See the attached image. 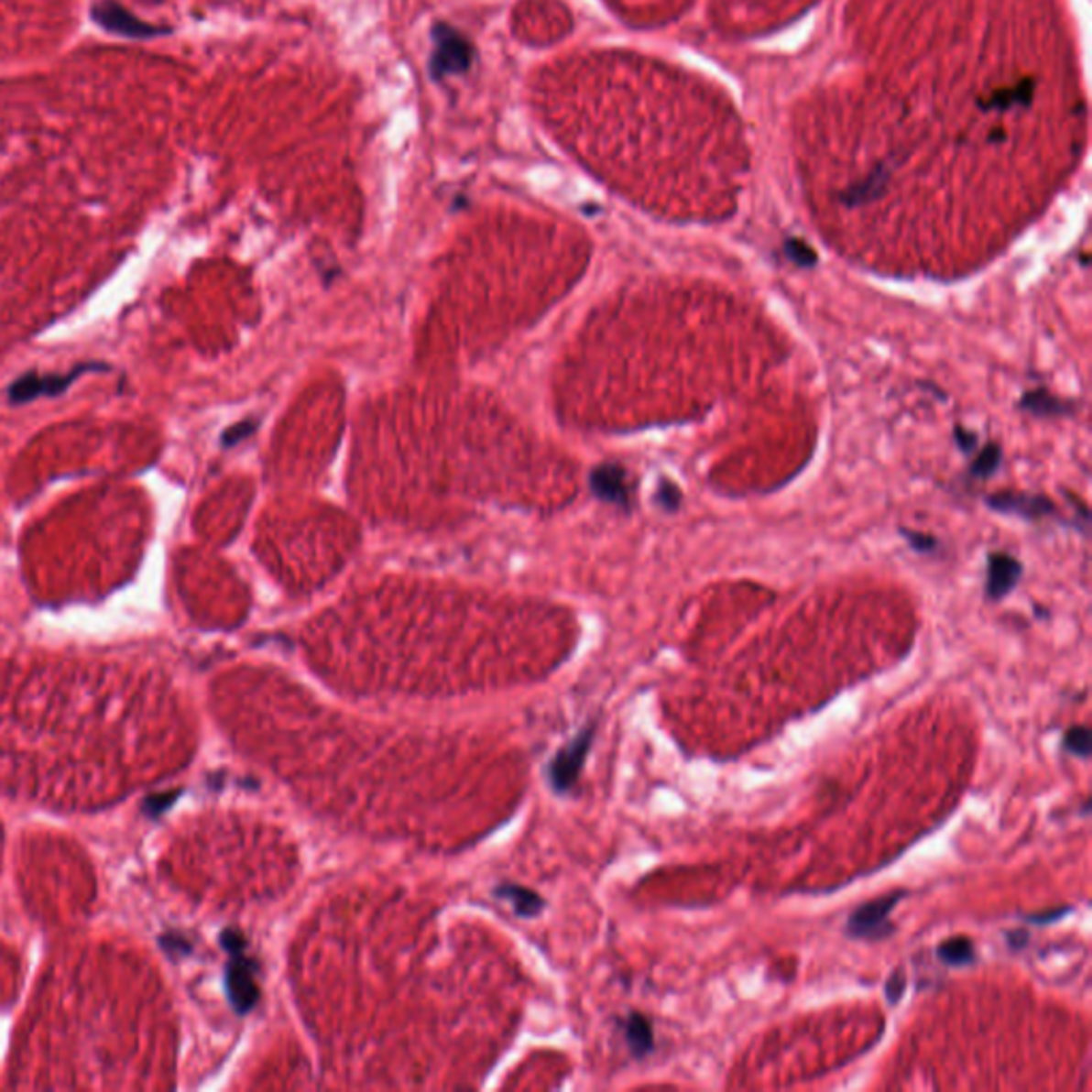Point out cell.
Instances as JSON below:
<instances>
[{
    "label": "cell",
    "mask_w": 1092,
    "mask_h": 1092,
    "mask_svg": "<svg viewBox=\"0 0 1092 1092\" xmlns=\"http://www.w3.org/2000/svg\"><path fill=\"white\" fill-rule=\"evenodd\" d=\"M902 896H905L902 890H894V892L883 894L879 899L864 902L856 912L849 913L847 924H845V934L851 939L868 941H879L890 937V934L896 931L892 922H890V915H892L894 907L899 905Z\"/></svg>",
    "instance_id": "cell-1"
},
{
    "label": "cell",
    "mask_w": 1092,
    "mask_h": 1092,
    "mask_svg": "<svg viewBox=\"0 0 1092 1092\" xmlns=\"http://www.w3.org/2000/svg\"><path fill=\"white\" fill-rule=\"evenodd\" d=\"M105 366H101V363H82V366H77L71 369L67 374H37V372H28L24 374L22 378L13 380L9 391H6V398H9L11 404H28L32 399H38V398H56V395H60L67 391L71 387V382H75L80 378L82 374L90 372V369H101Z\"/></svg>",
    "instance_id": "cell-2"
},
{
    "label": "cell",
    "mask_w": 1092,
    "mask_h": 1092,
    "mask_svg": "<svg viewBox=\"0 0 1092 1092\" xmlns=\"http://www.w3.org/2000/svg\"><path fill=\"white\" fill-rule=\"evenodd\" d=\"M435 48L431 58V69L435 77L444 75H457L470 67L472 62V49L470 43L461 32L448 28V26H438L433 35Z\"/></svg>",
    "instance_id": "cell-3"
},
{
    "label": "cell",
    "mask_w": 1092,
    "mask_h": 1092,
    "mask_svg": "<svg viewBox=\"0 0 1092 1092\" xmlns=\"http://www.w3.org/2000/svg\"><path fill=\"white\" fill-rule=\"evenodd\" d=\"M988 508L1000 512V515L1020 517L1024 521H1043V519H1058V508L1050 497L1035 496V493H1016L1000 491L986 497Z\"/></svg>",
    "instance_id": "cell-4"
},
{
    "label": "cell",
    "mask_w": 1092,
    "mask_h": 1092,
    "mask_svg": "<svg viewBox=\"0 0 1092 1092\" xmlns=\"http://www.w3.org/2000/svg\"><path fill=\"white\" fill-rule=\"evenodd\" d=\"M591 740H594V727H584V730L578 734V737L572 740L570 745H565L563 749L557 753L555 759L551 762L549 777H551L552 788H555L557 792L570 790L572 785L576 783L578 775H581L584 759H587Z\"/></svg>",
    "instance_id": "cell-5"
},
{
    "label": "cell",
    "mask_w": 1092,
    "mask_h": 1092,
    "mask_svg": "<svg viewBox=\"0 0 1092 1092\" xmlns=\"http://www.w3.org/2000/svg\"><path fill=\"white\" fill-rule=\"evenodd\" d=\"M233 960L226 966V990L233 1007L239 1013L250 1011L258 1000V986L255 981V968L252 962L246 958L244 950L231 952Z\"/></svg>",
    "instance_id": "cell-6"
},
{
    "label": "cell",
    "mask_w": 1092,
    "mask_h": 1092,
    "mask_svg": "<svg viewBox=\"0 0 1092 1092\" xmlns=\"http://www.w3.org/2000/svg\"><path fill=\"white\" fill-rule=\"evenodd\" d=\"M1022 578V563L1010 552H990L986 559V597L1003 600Z\"/></svg>",
    "instance_id": "cell-7"
},
{
    "label": "cell",
    "mask_w": 1092,
    "mask_h": 1092,
    "mask_svg": "<svg viewBox=\"0 0 1092 1092\" xmlns=\"http://www.w3.org/2000/svg\"><path fill=\"white\" fill-rule=\"evenodd\" d=\"M93 16L103 28L120 32V35L126 37H152L156 32H160L156 26H149L141 22V19H136L133 13H128L125 6L114 3V0H103V3L96 5L93 9Z\"/></svg>",
    "instance_id": "cell-8"
},
{
    "label": "cell",
    "mask_w": 1092,
    "mask_h": 1092,
    "mask_svg": "<svg viewBox=\"0 0 1092 1092\" xmlns=\"http://www.w3.org/2000/svg\"><path fill=\"white\" fill-rule=\"evenodd\" d=\"M591 485H594V491L604 499V502H610V504H617V506H623V508H628L629 485H628V474L623 467H619V465L597 467V470L594 472V476H591Z\"/></svg>",
    "instance_id": "cell-9"
},
{
    "label": "cell",
    "mask_w": 1092,
    "mask_h": 1092,
    "mask_svg": "<svg viewBox=\"0 0 1092 1092\" xmlns=\"http://www.w3.org/2000/svg\"><path fill=\"white\" fill-rule=\"evenodd\" d=\"M1020 410L1037 419H1056V416H1071L1076 412V404L1071 399H1061L1052 395L1048 388H1032L1020 398Z\"/></svg>",
    "instance_id": "cell-10"
},
{
    "label": "cell",
    "mask_w": 1092,
    "mask_h": 1092,
    "mask_svg": "<svg viewBox=\"0 0 1092 1092\" xmlns=\"http://www.w3.org/2000/svg\"><path fill=\"white\" fill-rule=\"evenodd\" d=\"M623 1031H626V1042L636 1058L647 1056L653 1050V1029L645 1016L629 1013L626 1022H623Z\"/></svg>",
    "instance_id": "cell-11"
},
{
    "label": "cell",
    "mask_w": 1092,
    "mask_h": 1092,
    "mask_svg": "<svg viewBox=\"0 0 1092 1092\" xmlns=\"http://www.w3.org/2000/svg\"><path fill=\"white\" fill-rule=\"evenodd\" d=\"M1032 93H1035V86H1032L1031 80H1026L1022 83H1018L1016 88H1007V90H999V93H994L986 103H981V109H990V112H1005V109L1026 105V103H1031Z\"/></svg>",
    "instance_id": "cell-12"
},
{
    "label": "cell",
    "mask_w": 1092,
    "mask_h": 1092,
    "mask_svg": "<svg viewBox=\"0 0 1092 1092\" xmlns=\"http://www.w3.org/2000/svg\"><path fill=\"white\" fill-rule=\"evenodd\" d=\"M1000 464H1003V451H1000L997 442H988V444L975 454L971 465H968V476L975 480H988L997 474Z\"/></svg>",
    "instance_id": "cell-13"
},
{
    "label": "cell",
    "mask_w": 1092,
    "mask_h": 1092,
    "mask_svg": "<svg viewBox=\"0 0 1092 1092\" xmlns=\"http://www.w3.org/2000/svg\"><path fill=\"white\" fill-rule=\"evenodd\" d=\"M496 894L502 896V899H506L508 902H512V907L517 909V913L525 915V918H531V915H536L542 909L541 896H538L536 892H531V890H528V888L499 886Z\"/></svg>",
    "instance_id": "cell-14"
},
{
    "label": "cell",
    "mask_w": 1092,
    "mask_h": 1092,
    "mask_svg": "<svg viewBox=\"0 0 1092 1092\" xmlns=\"http://www.w3.org/2000/svg\"><path fill=\"white\" fill-rule=\"evenodd\" d=\"M939 960L945 962L947 966H966L975 960V947L971 939L966 937H952L939 945Z\"/></svg>",
    "instance_id": "cell-15"
},
{
    "label": "cell",
    "mask_w": 1092,
    "mask_h": 1092,
    "mask_svg": "<svg viewBox=\"0 0 1092 1092\" xmlns=\"http://www.w3.org/2000/svg\"><path fill=\"white\" fill-rule=\"evenodd\" d=\"M783 255L788 257L790 261L796 265V268L811 269L817 265V252L811 248L807 242H803V239H796V237L788 239V242L783 244Z\"/></svg>",
    "instance_id": "cell-16"
},
{
    "label": "cell",
    "mask_w": 1092,
    "mask_h": 1092,
    "mask_svg": "<svg viewBox=\"0 0 1092 1092\" xmlns=\"http://www.w3.org/2000/svg\"><path fill=\"white\" fill-rule=\"evenodd\" d=\"M1065 749L1074 756L1088 758L1092 751V734L1087 726H1074L1065 734Z\"/></svg>",
    "instance_id": "cell-17"
},
{
    "label": "cell",
    "mask_w": 1092,
    "mask_h": 1092,
    "mask_svg": "<svg viewBox=\"0 0 1092 1092\" xmlns=\"http://www.w3.org/2000/svg\"><path fill=\"white\" fill-rule=\"evenodd\" d=\"M681 489L674 483H661L658 489V504L668 512H674L681 506Z\"/></svg>",
    "instance_id": "cell-18"
},
{
    "label": "cell",
    "mask_w": 1092,
    "mask_h": 1092,
    "mask_svg": "<svg viewBox=\"0 0 1092 1092\" xmlns=\"http://www.w3.org/2000/svg\"><path fill=\"white\" fill-rule=\"evenodd\" d=\"M905 986H907V979L902 971H894L890 975V979L886 981V999L890 1003L896 1005L901 1000L902 994H905Z\"/></svg>",
    "instance_id": "cell-19"
},
{
    "label": "cell",
    "mask_w": 1092,
    "mask_h": 1092,
    "mask_svg": "<svg viewBox=\"0 0 1092 1092\" xmlns=\"http://www.w3.org/2000/svg\"><path fill=\"white\" fill-rule=\"evenodd\" d=\"M902 534L907 536L909 544H912L915 551H918V552H924V555H928V552H934V551L939 549L937 538L926 536V534H915V531H909V530L902 531Z\"/></svg>",
    "instance_id": "cell-20"
},
{
    "label": "cell",
    "mask_w": 1092,
    "mask_h": 1092,
    "mask_svg": "<svg viewBox=\"0 0 1092 1092\" xmlns=\"http://www.w3.org/2000/svg\"><path fill=\"white\" fill-rule=\"evenodd\" d=\"M954 440H956V446H958L965 454H973L975 451H977V433L968 431V429H965L962 425L954 429Z\"/></svg>",
    "instance_id": "cell-21"
},
{
    "label": "cell",
    "mask_w": 1092,
    "mask_h": 1092,
    "mask_svg": "<svg viewBox=\"0 0 1092 1092\" xmlns=\"http://www.w3.org/2000/svg\"><path fill=\"white\" fill-rule=\"evenodd\" d=\"M1071 913L1069 907L1065 909H1052V912H1043V913H1035V915H1029V922L1032 924H1050V922H1058L1065 915Z\"/></svg>",
    "instance_id": "cell-22"
},
{
    "label": "cell",
    "mask_w": 1092,
    "mask_h": 1092,
    "mask_svg": "<svg viewBox=\"0 0 1092 1092\" xmlns=\"http://www.w3.org/2000/svg\"><path fill=\"white\" fill-rule=\"evenodd\" d=\"M1007 944L1011 947H1022L1026 944V933L1024 931H1011L1007 934Z\"/></svg>",
    "instance_id": "cell-23"
},
{
    "label": "cell",
    "mask_w": 1092,
    "mask_h": 1092,
    "mask_svg": "<svg viewBox=\"0 0 1092 1092\" xmlns=\"http://www.w3.org/2000/svg\"><path fill=\"white\" fill-rule=\"evenodd\" d=\"M990 136H992L994 141H1000V139H1003V131H994Z\"/></svg>",
    "instance_id": "cell-24"
}]
</instances>
